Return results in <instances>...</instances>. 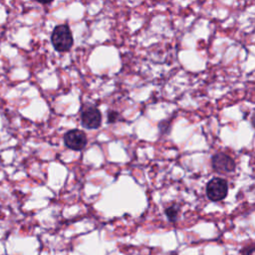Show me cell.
Wrapping results in <instances>:
<instances>
[{
	"mask_svg": "<svg viewBox=\"0 0 255 255\" xmlns=\"http://www.w3.org/2000/svg\"><path fill=\"white\" fill-rule=\"evenodd\" d=\"M206 196L213 202L223 200L228 193V183L221 177L211 178L205 187Z\"/></svg>",
	"mask_w": 255,
	"mask_h": 255,
	"instance_id": "obj_2",
	"label": "cell"
},
{
	"mask_svg": "<svg viewBox=\"0 0 255 255\" xmlns=\"http://www.w3.org/2000/svg\"><path fill=\"white\" fill-rule=\"evenodd\" d=\"M81 124L88 129H96L102 125V114L93 105L85 106L81 111Z\"/></svg>",
	"mask_w": 255,
	"mask_h": 255,
	"instance_id": "obj_3",
	"label": "cell"
},
{
	"mask_svg": "<svg viewBox=\"0 0 255 255\" xmlns=\"http://www.w3.org/2000/svg\"><path fill=\"white\" fill-rule=\"evenodd\" d=\"M164 213H165V215H166V217L168 218L169 221L175 222L178 218V215H179V206L176 205V204L170 205L167 208H165Z\"/></svg>",
	"mask_w": 255,
	"mask_h": 255,
	"instance_id": "obj_6",
	"label": "cell"
},
{
	"mask_svg": "<svg viewBox=\"0 0 255 255\" xmlns=\"http://www.w3.org/2000/svg\"><path fill=\"white\" fill-rule=\"evenodd\" d=\"M37 2H39V3H41V4H49V3H51L53 0H36Z\"/></svg>",
	"mask_w": 255,
	"mask_h": 255,
	"instance_id": "obj_9",
	"label": "cell"
},
{
	"mask_svg": "<svg viewBox=\"0 0 255 255\" xmlns=\"http://www.w3.org/2000/svg\"><path fill=\"white\" fill-rule=\"evenodd\" d=\"M63 139H64L65 145L68 148H70L72 150H76V151H80V150L84 149L88 143L86 133L83 130L78 129V128L68 130L64 134Z\"/></svg>",
	"mask_w": 255,
	"mask_h": 255,
	"instance_id": "obj_5",
	"label": "cell"
},
{
	"mask_svg": "<svg viewBox=\"0 0 255 255\" xmlns=\"http://www.w3.org/2000/svg\"><path fill=\"white\" fill-rule=\"evenodd\" d=\"M107 119H108V123L109 124H115L116 122L119 121L120 119V114L117 111L114 110H110L107 114Z\"/></svg>",
	"mask_w": 255,
	"mask_h": 255,
	"instance_id": "obj_7",
	"label": "cell"
},
{
	"mask_svg": "<svg viewBox=\"0 0 255 255\" xmlns=\"http://www.w3.org/2000/svg\"><path fill=\"white\" fill-rule=\"evenodd\" d=\"M211 166L219 174H228L235 170V160L224 152H216L211 157Z\"/></svg>",
	"mask_w": 255,
	"mask_h": 255,
	"instance_id": "obj_4",
	"label": "cell"
},
{
	"mask_svg": "<svg viewBox=\"0 0 255 255\" xmlns=\"http://www.w3.org/2000/svg\"><path fill=\"white\" fill-rule=\"evenodd\" d=\"M51 42L58 52H67L72 48L74 40L68 24H61L54 28L51 35Z\"/></svg>",
	"mask_w": 255,
	"mask_h": 255,
	"instance_id": "obj_1",
	"label": "cell"
},
{
	"mask_svg": "<svg viewBox=\"0 0 255 255\" xmlns=\"http://www.w3.org/2000/svg\"><path fill=\"white\" fill-rule=\"evenodd\" d=\"M254 244H249L242 248L241 255H254Z\"/></svg>",
	"mask_w": 255,
	"mask_h": 255,
	"instance_id": "obj_8",
	"label": "cell"
}]
</instances>
